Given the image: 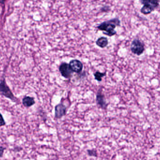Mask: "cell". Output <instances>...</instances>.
Returning <instances> with one entry per match:
<instances>
[{
  "mask_svg": "<svg viewBox=\"0 0 160 160\" xmlns=\"http://www.w3.org/2000/svg\"><path fill=\"white\" fill-rule=\"evenodd\" d=\"M120 21L118 18L103 22L97 26V28L102 31L103 34L108 36H112L117 34L115 29L117 26H120Z\"/></svg>",
  "mask_w": 160,
  "mask_h": 160,
  "instance_id": "obj_1",
  "label": "cell"
},
{
  "mask_svg": "<svg viewBox=\"0 0 160 160\" xmlns=\"http://www.w3.org/2000/svg\"><path fill=\"white\" fill-rule=\"evenodd\" d=\"M4 72L0 80V95L5 97L13 102L18 103L19 100L14 95L10 88L8 85L5 80Z\"/></svg>",
  "mask_w": 160,
  "mask_h": 160,
  "instance_id": "obj_2",
  "label": "cell"
},
{
  "mask_svg": "<svg viewBox=\"0 0 160 160\" xmlns=\"http://www.w3.org/2000/svg\"><path fill=\"white\" fill-rule=\"evenodd\" d=\"M142 4L141 12L143 15H148L155 11L160 5V0H139Z\"/></svg>",
  "mask_w": 160,
  "mask_h": 160,
  "instance_id": "obj_3",
  "label": "cell"
},
{
  "mask_svg": "<svg viewBox=\"0 0 160 160\" xmlns=\"http://www.w3.org/2000/svg\"><path fill=\"white\" fill-rule=\"evenodd\" d=\"M130 49L133 54L140 56L143 53L145 49L144 43L139 39H134L131 44Z\"/></svg>",
  "mask_w": 160,
  "mask_h": 160,
  "instance_id": "obj_4",
  "label": "cell"
},
{
  "mask_svg": "<svg viewBox=\"0 0 160 160\" xmlns=\"http://www.w3.org/2000/svg\"><path fill=\"white\" fill-rule=\"evenodd\" d=\"M59 70L62 76L67 79H71L72 74L74 72L70 68L69 64L66 63H62L60 65Z\"/></svg>",
  "mask_w": 160,
  "mask_h": 160,
  "instance_id": "obj_5",
  "label": "cell"
},
{
  "mask_svg": "<svg viewBox=\"0 0 160 160\" xmlns=\"http://www.w3.org/2000/svg\"><path fill=\"white\" fill-rule=\"evenodd\" d=\"M67 109L62 103H60L56 105L55 108V117L60 119L66 114Z\"/></svg>",
  "mask_w": 160,
  "mask_h": 160,
  "instance_id": "obj_6",
  "label": "cell"
},
{
  "mask_svg": "<svg viewBox=\"0 0 160 160\" xmlns=\"http://www.w3.org/2000/svg\"><path fill=\"white\" fill-rule=\"evenodd\" d=\"M69 65L73 72L78 73L82 71L83 66L82 62L77 59L71 60Z\"/></svg>",
  "mask_w": 160,
  "mask_h": 160,
  "instance_id": "obj_7",
  "label": "cell"
},
{
  "mask_svg": "<svg viewBox=\"0 0 160 160\" xmlns=\"http://www.w3.org/2000/svg\"><path fill=\"white\" fill-rule=\"evenodd\" d=\"M96 102L98 106H99L102 109H106L107 108V104H106L104 95L100 91H98L97 94Z\"/></svg>",
  "mask_w": 160,
  "mask_h": 160,
  "instance_id": "obj_8",
  "label": "cell"
},
{
  "mask_svg": "<svg viewBox=\"0 0 160 160\" xmlns=\"http://www.w3.org/2000/svg\"><path fill=\"white\" fill-rule=\"evenodd\" d=\"M22 104L24 107L29 108L35 104V101L33 97L26 96L22 99Z\"/></svg>",
  "mask_w": 160,
  "mask_h": 160,
  "instance_id": "obj_9",
  "label": "cell"
},
{
  "mask_svg": "<svg viewBox=\"0 0 160 160\" xmlns=\"http://www.w3.org/2000/svg\"><path fill=\"white\" fill-rule=\"evenodd\" d=\"M96 44L100 48H105L108 45V39L104 37H101L98 39V40L96 41Z\"/></svg>",
  "mask_w": 160,
  "mask_h": 160,
  "instance_id": "obj_10",
  "label": "cell"
},
{
  "mask_svg": "<svg viewBox=\"0 0 160 160\" xmlns=\"http://www.w3.org/2000/svg\"><path fill=\"white\" fill-rule=\"evenodd\" d=\"M94 76L95 77V80H97L98 81L101 82L102 80V77L106 76V72L101 73L99 71H97L94 73Z\"/></svg>",
  "mask_w": 160,
  "mask_h": 160,
  "instance_id": "obj_11",
  "label": "cell"
},
{
  "mask_svg": "<svg viewBox=\"0 0 160 160\" xmlns=\"http://www.w3.org/2000/svg\"><path fill=\"white\" fill-rule=\"evenodd\" d=\"M88 155H89V156H91V157H97V153L96 152V150H88Z\"/></svg>",
  "mask_w": 160,
  "mask_h": 160,
  "instance_id": "obj_12",
  "label": "cell"
},
{
  "mask_svg": "<svg viewBox=\"0 0 160 160\" xmlns=\"http://www.w3.org/2000/svg\"><path fill=\"white\" fill-rule=\"evenodd\" d=\"M6 125V122L2 114L0 113V127Z\"/></svg>",
  "mask_w": 160,
  "mask_h": 160,
  "instance_id": "obj_13",
  "label": "cell"
},
{
  "mask_svg": "<svg viewBox=\"0 0 160 160\" xmlns=\"http://www.w3.org/2000/svg\"><path fill=\"white\" fill-rule=\"evenodd\" d=\"M5 150V147H3L2 146H0V158L2 157H3L4 152Z\"/></svg>",
  "mask_w": 160,
  "mask_h": 160,
  "instance_id": "obj_14",
  "label": "cell"
}]
</instances>
